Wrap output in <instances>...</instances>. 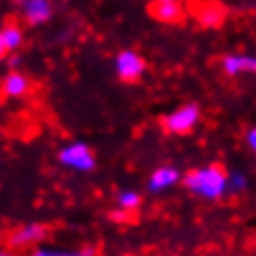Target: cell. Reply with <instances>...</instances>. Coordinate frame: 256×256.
I'll return each instance as SVG.
<instances>
[{
	"instance_id": "6da1fadb",
	"label": "cell",
	"mask_w": 256,
	"mask_h": 256,
	"mask_svg": "<svg viewBox=\"0 0 256 256\" xmlns=\"http://www.w3.org/2000/svg\"><path fill=\"white\" fill-rule=\"evenodd\" d=\"M184 187L200 200H222L228 194V174L217 165H204L184 176Z\"/></svg>"
},
{
	"instance_id": "7a4b0ae2",
	"label": "cell",
	"mask_w": 256,
	"mask_h": 256,
	"mask_svg": "<svg viewBox=\"0 0 256 256\" xmlns=\"http://www.w3.org/2000/svg\"><path fill=\"white\" fill-rule=\"evenodd\" d=\"M200 108L196 104H184L178 106L176 111H172L170 115H165L163 120V128L170 135H187L194 128L200 124Z\"/></svg>"
},
{
	"instance_id": "3957f363",
	"label": "cell",
	"mask_w": 256,
	"mask_h": 256,
	"mask_svg": "<svg viewBox=\"0 0 256 256\" xmlns=\"http://www.w3.org/2000/svg\"><path fill=\"white\" fill-rule=\"evenodd\" d=\"M59 161L74 172H92L96 168V156L85 144H70L59 152Z\"/></svg>"
},
{
	"instance_id": "277c9868",
	"label": "cell",
	"mask_w": 256,
	"mask_h": 256,
	"mask_svg": "<svg viewBox=\"0 0 256 256\" xmlns=\"http://www.w3.org/2000/svg\"><path fill=\"white\" fill-rule=\"evenodd\" d=\"M115 72L124 82H137L146 74V61L135 50H124L115 59Z\"/></svg>"
},
{
	"instance_id": "5b68a950",
	"label": "cell",
	"mask_w": 256,
	"mask_h": 256,
	"mask_svg": "<svg viewBox=\"0 0 256 256\" xmlns=\"http://www.w3.org/2000/svg\"><path fill=\"white\" fill-rule=\"evenodd\" d=\"M46 239V228L40 224H30V226H22L18 228L14 234L9 236V246L11 250H24L30 246H40Z\"/></svg>"
},
{
	"instance_id": "8992f818",
	"label": "cell",
	"mask_w": 256,
	"mask_h": 256,
	"mask_svg": "<svg viewBox=\"0 0 256 256\" xmlns=\"http://www.w3.org/2000/svg\"><path fill=\"white\" fill-rule=\"evenodd\" d=\"M228 76H256V54H228L222 59Z\"/></svg>"
},
{
	"instance_id": "52a82bcc",
	"label": "cell",
	"mask_w": 256,
	"mask_h": 256,
	"mask_svg": "<svg viewBox=\"0 0 256 256\" xmlns=\"http://www.w3.org/2000/svg\"><path fill=\"white\" fill-rule=\"evenodd\" d=\"M182 180V174L172 165H165V168H158L152 172L150 180H148V189L150 194H163L168 189H174L178 182Z\"/></svg>"
},
{
	"instance_id": "ba28073f",
	"label": "cell",
	"mask_w": 256,
	"mask_h": 256,
	"mask_svg": "<svg viewBox=\"0 0 256 256\" xmlns=\"http://www.w3.org/2000/svg\"><path fill=\"white\" fill-rule=\"evenodd\" d=\"M150 9L161 22L168 24H176L182 20L184 7H182V0H152Z\"/></svg>"
},
{
	"instance_id": "9c48e42d",
	"label": "cell",
	"mask_w": 256,
	"mask_h": 256,
	"mask_svg": "<svg viewBox=\"0 0 256 256\" xmlns=\"http://www.w3.org/2000/svg\"><path fill=\"white\" fill-rule=\"evenodd\" d=\"M22 14L28 24H44L52 16V4L50 0H20Z\"/></svg>"
},
{
	"instance_id": "30bf717a",
	"label": "cell",
	"mask_w": 256,
	"mask_h": 256,
	"mask_svg": "<svg viewBox=\"0 0 256 256\" xmlns=\"http://www.w3.org/2000/svg\"><path fill=\"white\" fill-rule=\"evenodd\" d=\"M28 92H30V80L20 72L9 74L2 82V94L7 98H24Z\"/></svg>"
},
{
	"instance_id": "8fae6325",
	"label": "cell",
	"mask_w": 256,
	"mask_h": 256,
	"mask_svg": "<svg viewBox=\"0 0 256 256\" xmlns=\"http://www.w3.org/2000/svg\"><path fill=\"white\" fill-rule=\"evenodd\" d=\"M2 40H4V46H7L9 52H14V50H20V46L24 44V30L18 26V24H7L2 30Z\"/></svg>"
},
{
	"instance_id": "7c38bea8",
	"label": "cell",
	"mask_w": 256,
	"mask_h": 256,
	"mask_svg": "<svg viewBox=\"0 0 256 256\" xmlns=\"http://www.w3.org/2000/svg\"><path fill=\"white\" fill-rule=\"evenodd\" d=\"M250 189V178L243 172H232L228 174V194L232 196H241Z\"/></svg>"
},
{
	"instance_id": "4fadbf2b",
	"label": "cell",
	"mask_w": 256,
	"mask_h": 256,
	"mask_svg": "<svg viewBox=\"0 0 256 256\" xmlns=\"http://www.w3.org/2000/svg\"><path fill=\"white\" fill-rule=\"evenodd\" d=\"M222 9L217 7V4H204L200 9V22L204 26H217V24H222Z\"/></svg>"
},
{
	"instance_id": "5bb4252c",
	"label": "cell",
	"mask_w": 256,
	"mask_h": 256,
	"mask_svg": "<svg viewBox=\"0 0 256 256\" xmlns=\"http://www.w3.org/2000/svg\"><path fill=\"white\" fill-rule=\"evenodd\" d=\"M118 204L122 210H137L142 206V196L137 191H122L118 196Z\"/></svg>"
},
{
	"instance_id": "9a60e30c",
	"label": "cell",
	"mask_w": 256,
	"mask_h": 256,
	"mask_svg": "<svg viewBox=\"0 0 256 256\" xmlns=\"http://www.w3.org/2000/svg\"><path fill=\"white\" fill-rule=\"evenodd\" d=\"M246 142H248V146H250V150H252L254 154H256V126H254V128H250V130H248Z\"/></svg>"
},
{
	"instance_id": "2e32d148",
	"label": "cell",
	"mask_w": 256,
	"mask_h": 256,
	"mask_svg": "<svg viewBox=\"0 0 256 256\" xmlns=\"http://www.w3.org/2000/svg\"><path fill=\"white\" fill-rule=\"evenodd\" d=\"M7 52H9V50H7V46H4L2 33H0V61H2V59H4V56H7Z\"/></svg>"
}]
</instances>
